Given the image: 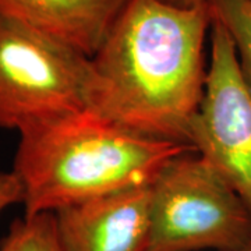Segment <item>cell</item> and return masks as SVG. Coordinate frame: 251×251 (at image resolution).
I'll list each match as a JSON object with an SVG mask.
<instances>
[{"label": "cell", "instance_id": "8992f818", "mask_svg": "<svg viewBox=\"0 0 251 251\" xmlns=\"http://www.w3.org/2000/svg\"><path fill=\"white\" fill-rule=\"evenodd\" d=\"M63 251H148L150 186L54 212Z\"/></svg>", "mask_w": 251, "mask_h": 251}, {"label": "cell", "instance_id": "6da1fadb", "mask_svg": "<svg viewBox=\"0 0 251 251\" xmlns=\"http://www.w3.org/2000/svg\"><path fill=\"white\" fill-rule=\"evenodd\" d=\"M212 21L209 1L128 0L90 59L87 109L135 134L191 147Z\"/></svg>", "mask_w": 251, "mask_h": 251}, {"label": "cell", "instance_id": "7a4b0ae2", "mask_svg": "<svg viewBox=\"0 0 251 251\" xmlns=\"http://www.w3.org/2000/svg\"><path fill=\"white\" fill-rule=\"evenodd\" d=\"M188 150L194 148L135 134L88 109L34 126L20 133L13 168L24 216L150 186L166 162Z\"/></svg>", "mask_w": 251, "mask_h": 251}, {"label": "cell", "instance_id": "3957f363", "mask_svg": "<svg viewBox=\"0 0 251 251\" xmlns=\"http://www.w3.org/2000/svg\"><path fill=\"white\" fill-rule=\"evenodd\" d=\"M251 249V215L196 150L166 162L150 184L148 251Z\"/></svg>", "mask_w": 251, "mask_h": 251}, {"label": "cell", "instance_id": "277c9868", "mask_svg": "<svg viewBox=\"0 0 251 251\" xmlns=\"http://www.w3.org/2000/svg\"><path fill=\"white\" fill-rule=\"evenodd\" d=\"M90 57L0 14V127L23 133L87 109Z\"/></svg>", "mask_w": 251, "mask_h": 251}, {"label": "cell", "instance_id": "30bf717a", "mask_svg": "<svg viewBox=\"0 0 251 251\" xmlns=\"http://www.w3.org/2000/svg\"><path fill=\"white\" fill-rule=\"evenodd\" d=\"M23 202V188L14 172H0V215L9 206Z\"/></svg>", "mask_w": 251, "mask_h": 251}, {"label": "cell", "instance_id": "52a82bcc", "mask_svg": "<svg viewBox=\"0 0 251 251\" xmlns=\"http://www.w3.org/2000/svg\"><path fill=\"white\" fill-rule=\"evenodd\" d=\"M128 0H0V14L92 57Z\"/></svg>", "mask_w": 251, "mask_h": 251}, {"label": "cell", "instance_id": "ba28073f", "mask_svg": "<svg viewBox=\"0 0 251 251\" xmlns=\"http://www.w3.org/2000/svg\"><path fill=\"white\" fill-rule=\"evenodd\" d=\"M209 6L233 44L239 70L251 90V0H209Z\"/></svg>", "mask_w": 251, "mask_h": 251}, {"label": "cell", "instance_id": "7c38bea8", "mask_svg": "<svg viewBox=\"0 0 251 251\" xmlns=\"http://www.w3.org/2000/svg\"><path fill=\"white\" fill-rule=\"evenodd\" d=\"M243 251H251V249H250V250H243Z\"/></svg>", "mask_w": 251, "mask_h": 251}, {"label": "cell", "instance_id": "5b68a950", "mask_svg": "<svg viewBox=\"0 0 251 251\" xmlns=\"http://www.w3.org/2000/svg\"><path fill=\"white\" fill-rule=\"evenodd\" d=\"M191 147L221 173L251 215V90L239 70L233 44L216 20Z\"/></svg>", "mask_w": 251, "mask_h": 251}, {"label": "cell", "instance_id": "9c48e42d", "mask_svg": "<svg viewBox=\"0 0 251 251\" xmlns=\"http://www.w3.org/2000/svg\"><path fill=\"white\" fill-rule=\"evenodd\" d=\"M0 251H63L54 214L14 221L0 243Z\"/></svg>", "mask_w": 251, "mask_h": 251}, {"label": "cell", "instance_id": "8fae6325", "mask_svg": "<svg viewBox=\"0 0 251 251\" xmlns=\"http://www.w3.org/2000/svg\"><path fill=\"white\" fill-rule=\"evenodd\" d=\"M165 1L176 4V6L191 7V6H198V4H202V3H208L209 0H165Z\"/></svg>", "mask_w": 251, "mask_h": 251}]
</instances>
